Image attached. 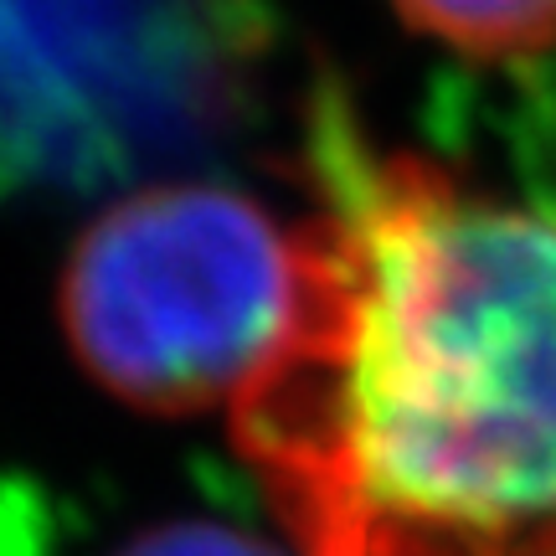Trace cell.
I'll return each instance as SVG.
<instances>
[{"instance_id": "obj_3", "label": "cell", "mask_w": 556, "mask_h": 556, "mask_svg": "<svg viewBox=\"0 0 556 556\" xmlns=\"http://www.w3.org/2000/svg\"><path fill=\"white\" fill-rule=\"evenodd\" d=\"M299 227L201 180L144 186L78 238L62 325L129 407L201 413L263 371L299 304Z\"/></svg>"}, {"instance_id": "obj_6", "label": "cell", "mask_w": 556, "mask_h": 556, "mask_svg": "<svg viewBox=\"0 0 556 556\" xmlns=\"http://www.w3.org/2000/svg\"><path fill=\"white\" fill-rule=\"evenodd\" d=\"M41 546H47L41 500L16 479H0V556H41Z\"/></svg>"}, {"instance_id": "obj_2", "label": "cell", "mask_w": 556, "mask_h": 556, "mask_svg": "<svg viewBox=\"0 0 556 556\" xmlns=\"http://www.w3.org/2000/svg\"><path fill=\"white\" fill-rule=\"evenodd\" d=\"M258 0H0V201H83L212 155L263 83Z\"/></svg>"}, {"instance_id": "obj_5", "label": "cell", "mask_w": 556, "mask_h": 556, "mask_svg": "<svg viewBox=\"0 0 556 556\" xmlns=\"http://www.w3.org/2000/svg\"><path fill=\"white\" fill-rule=\"evenodd\" d=\"M119 556H278V552H268L263 541L242 536V531H227V526L186 520V526H160L150 536H139Z\"/></svg>"}, {"instance_id": "obj_1", "label": "cell", "mask_w": 556, "mask_h": 556, "mask_svg": "<svg viewBox=\"0 0 556 556\" xmlns=\"http://www.w3.org/2000/svg\"><path fill=\"white\" fill-rule=\"evenodd\" d=\"M289 336L232 402L304 556H526L556 536V212L309 103Z\"/></svg>"}, {"instance_id": "obj_7", "label": "cell", "mask_w": 556, "mask_h": 556, "mask_svg": "<svg viewBox=\"0 0 556 556\" xmlns=\"http://www.w3.org/2000/svg\"><path fill=\"white\" fill-rule=\"evenodd\" d=\"M526 556H556V536H552V541H541L536 552H526Z\"/></svg>"}, {"instance_id": "obj_4", "label": "cell", "mask_w": 556, "mask_h": 556, "mask_svg": "<svg viewBox=\"0 0 556 556\" xmlns=\"http://www.w3.org/2000/svg\"><path fill=\"white\" fill-rule=\"evenodd\" d=\"M397 11L469 58H531L556 47V0H397Z\"/></svg>"}]
</instances>
